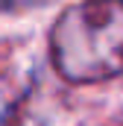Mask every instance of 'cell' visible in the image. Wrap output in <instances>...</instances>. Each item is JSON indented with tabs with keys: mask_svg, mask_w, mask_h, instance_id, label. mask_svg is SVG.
I'll return each instance as SVG.
<instances>
[{
	"mask_svg": "<svg viewBox=\"0 0 123 126\" xmlns=\"http://www.w3.org/2000/svg\"><path fill=\"white\" fill-rule=\"evenodd\" d=\"M50 62L64 82L94 85L123 73V0L70 3L50 30Z\"/></svg>",
	"mask_w": 123,
	"mask_h": 126,
	"instance_id": "obj_1",
	"label": "cell"
},
{
	"mask_svg": "<svg viewBox=\"0 0 123 126\" xmlns=\"http://www.w3.org/2000/svg\"><path fill=\"white\" fill-rule=\"evenodd\" d=\"M50 0H0V12H24V9H35L44 6Z\"/></svg>",
	"mask_w": 123,
	"mask_h": 126,
	"instance_id": "obj_2",
	"label": "cell"
}]
</instances>
